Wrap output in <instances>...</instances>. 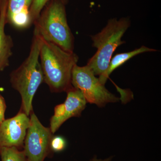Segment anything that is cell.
<instances>
[{"mask_svg":"<svg viewBox=\"0 0 161 161\" xmlns=\"http://www.w3.org/2000/svg\"><path fill=\"white\" fill-rule=\"evenodd\" d=\"M112 158H113V157H110L104 159H98L96 156H95L90 161H111Z\"/></svg>","mask_w":161,"mask_h":161,"instance_id":"obj_16","label":"cell"},{"mask_svg":"<svg viewBox=\"0 0 161 161\" xmlns=\"http://www.w3.org/2000/svg\"><path fill=\"white\" fill-rule=\"evenodd\" d=\"M30 125L24 140L23 150L29 161H44L53 153L50 144L53 133L44 126L33 111L29 115Z\"/></svg>","mask_w":161,"mask_h":161,"instance_id":"obj_6","label":"cell"},{"mask_svg":"<svg viewBox=\"0 0 161 161\" xmlns=\"http://www.w3.org/2000/svg\"><path fill=\"white\" fill-rule=\"evenodd\" d=\"M66 140L60 136H53L51 141L50 147L52 152H60L66 148Z\"/></svg>","mask_w":161,"mask_h":161,"instance_id":"obj_14","label":"cell"},{"mask_svg":"<svg viewBox=\"0 0 161 161\" xmlns=\"http://www.w3.org/2000/svg\"><path fill=\"white\" fill-rule=\"evenodd\" d=\"M29 125V116L21 109L14 117L5 119L0 124V147L22 150Z\"/></svg>","mask_w":161,"mask_h":161,"instance_id":"obj_7","label":"cell"},{"mask_svg":"<svg viewBox=\"0 0 161 161\" xmlns=\"http://www.w3.org/2000/svg\"><path fill=\"white\" fill-rule=\"evenodd\" d=\"M6 9L7 0H0V73L9 66L14 46L12 38L5 32Z\"/></svg>","mask_w":161,"mask_h":161,"instance_id":"obj_10","label":"cell"},{"mask_svg":"<svg viewBox=\"0 0 161 161\" xmlns=\"http://www.w3.org/2000/svg\"><path fill=\"white\" fill-rule=\"evenodd\" d=\"M66 93L65 101L55 107L53 115L51 118L49 128L53 134L68 119L80 116L86 107V101L79 90L73 87Z\"/></svg>","mask_w":161,"mask_h":161,"instance_id":"obj_8","label":"cell"},{"mask_svg":"<svg viewBox=\"0 0 161 161\" xmlns=\"http://www.w3.org/2000/svg\"><path fill=\"white\" fill-rule=\"evenodd\" d=\"M130 25L128 18L119 20L115 18L111 19L100 32L91 36L93 46L97 50L86 65L95 76H100L108 69L113 53L119 46L125 43L121 39Z\"/></svg>","mask_w":161,"mask_h":161,"instance_id":"obj_4","label":"cell"},{"mask_svg":"<svg viewBox=\"0 0 161 161\" xmlns=\"http://www.w3.org/2000/svg\"><path fill=\"white\" fill-rule=\"evenodd\" d=\"M50 1V0H32L30 9V15L32 24L39 17L42 9ZM60 1L65 5L69 2V0H60Z\"/></svg>","mask_w":161,"mask_h":161,"instance_id":"obj_13","label":"cell"},{"mask_svg":"<svg viewBox=\"0 0 161 161\" xmlns=\"http://www.w3.org/2000/svg\"><path fill=\"white\" fill-rule=\"evenodd\" d=\"M33 24L34 33L43 40L74 52L75 39L68 23L65 5L60 0L48 2Z\"/></svg>","mask_w":161,"mask_h":161,"instance_id":"obj_3","label":"cell"},{"mask_svg":"<svg viewBox=\"0 0 161 161\" xmlns=\"http://www.w3.org/2000/svg\"><path fill=\"white\" fill-rule=\"evenodd\" d=\"M41 40L40 36L34 33L28 57L10 74L11 86L19 93L22 98L20 109L28 116L33 111L32 101L35 95L43 82V72L40 61Z\"/></svg>","mask_w":161,"mask_h":161,"instance_id":"obj_2","label":"cell"},{"mask_svg":"<svg viewBox=\"0 0 161 161\" xmlns=\"http://www.w3.org/2000/svg\"><path fill=\"white\" fill-rule=\"evenodd\" d=\"M32 0H7L6 23L19 29H25L32 24L30 9Z\"/></svg>","mask_w":161,"mask_h":161,"instance_id":"obj_9","label":"cell"},{"mask_svg":"<svg viewBox=\"0 0 161 161\" xmlns=\"http://www.w3.org/2000/svg\"><path fill=\"white\" fill-rule=\"evenodd\" d=\"M41 40L40 61L43 82L52 93L66 92L73 87L72 71L78 63V56L74 52L65 51L54 43Z\"/></svg>","mask_w":161,"mask_h":161,"instance_id":"obj_1","label":"cell"},{"mask_svg":"<svg viewBox=\"0 0 161 161\" xmlns=\"http://www.w3.org/2000/svg\"><path fill=\"white\" fill-rule=\"evenodd\" d=\"M72 85L80 91L87 103L103 107L107 103L117 102L119 98L109 92L101 83L92 69L86 65L76 64L72 74Z\"/></svg>","mask_w":161,"mask_h":161,"instance_id":"obj_5","label":"cell"},{"mask_svg":"<svg viewBox=\"0 0 161 161\" xmlns=\"http://www.w3.org/2000/svg\"><path fill=\"white\" fill-rule=\"evenodd\" d=\"M2 161H29L24 150L15 147H0Z\"/></svg>","mask_w":161,"mask_h":161,"instance_id":"obj_12","label":"cell"},{"mask_svg":"<svg viewBox=\"0 0 161 161\" xmlns=\"http://www.w3.org/2000/svg\"><path fill=\"white\" fill-rule=\"evenodd\" d=\"M156 50L142 46L132 51L121 53L112 58L109 64L108 69L104 74L99 76L98 79L101 83L105 85L110 75L116 69L136 55L146 52L156 51Z\"/></svg>","mask_w":161,"mask_h":161,"instance_id":"obj_11","label":"cell"},{"mask_svg":"<svg viewBox=\"0 0 161 161\" xmlns=\"http://www.w3.org/2000/svg\"><path fill=\"white\" fill-rule=\"evenodd\" d=\"M6 105L5 98L0 94V124L5 119Z\"/></svg>","mask_w":161,"mask_h":161,"instance_id":"obj_15","label":"cell"}]
</instances>
